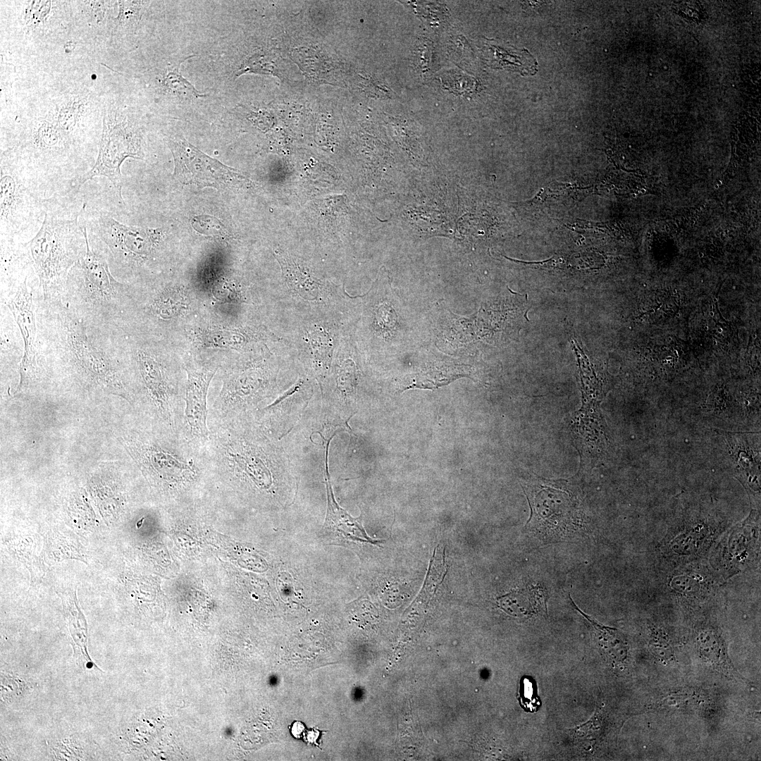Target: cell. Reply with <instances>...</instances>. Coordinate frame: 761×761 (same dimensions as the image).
Returning <instances> with one entry per match:
<instances>
[{
  "mask_svg": "<svg viewBox=\"0 0 761 761\" xmlns=\"http://www.w3.org/2000/svg\"><path fill=\"white\" fill-rule=\"evenodd\" d=\"M70 270L62 302L85 321L104 328L125 330L135 304L137 287L111 274L106 256L90 247Z\"/></svg>",
  "mask_w": 761,
  "mask_h": 761,
  "instance_id": "7a4b0ae2",
  "label": "cell"
},
{
  "mask_svg": "<svg viewBox=\"0 0 761 761\" xmlns=\"http://www.w3.org/2000/svg\"><path fill=\"white\" fill-rule=\"evenodd\" d=\"M288 285L304 297H316L318 295V282L308 271L300 268L297 264L282 255L278 256Z\"/></svg>",
  "mask_w": 761,
  "mask_h": 761,
  "instance_id": "2e32d148",
  "label": "cell"
},
{
  "mask_svg": "<svg viewBox=\"0 0 761 761\" xmlns=\"http://www.w3.org/2000/svg\"><path fill=\"white\" fill-rule=\"evenodd\" d=\"M1 220V223L11 221L18 213L21 192L19 180L14 173L1 169L0 179Z\"/></svg>",
  "mask_w": 761,
  "mask_h": 761,
  "instance_id": "e0dca14e",
  "label": "cell"
},
{
  "mask_svg": "<svg viewBox=\"0 0 761 761\" xmlns=\"http://www.w3.org/2000/svg\"><path fill=\"white\" fill-rule=\"evenodd\" d=\"M163 85L173 93L185 94L194 97H206L200 94L195 87L185 79L177 70H168L162 80Z\"/></svg>",
  "mask_w": 761,
  "mask_h": 761,
  "instance_id": "d6986e66",
  "label": "cell"
},
{
  "mask_svg": "<svg viewBox=\"0 0 761 761\" xmlns=\"http://www.w3.org/2000/svg\"><path fill=\"white\" fill-rule=\"evenodd\" d=\"M328 509L322 531L326 536L338 542H359L378 545L383 540L373 539L365 531L361 524V516L354 518L335 502L333 489L326 474Z\"/></svg>",
  "mask_w": 761,
  "mask_h": 761,
  "instance_id": "8fae6325",
  "label": "cell"
},
{
  "mask_svg": "<svg viewBox=\"0 0 761 761\" xmlns=\"http://www.w3.org/2000/svg\"><path fill=\"white\" fill-rule=\"evenodd\" d=\"M604 715L600 710L596 711L594 715L586 723L572 729L576 737L588 739H596L600 736L605 727Z\"/></svg>",
  "mask_w": 761,
  "mask_h": 761,
  "instance_id": "ffe728a7",
  "label": "cell"
},
{
  "mask_svg": "<svg viewBox=\"0 0 761 761\" xmlns=\"http://www.w3.org/2000/svg\"><path fill=\"white\" fill-rule=\"evenodd\" d=\"M695 645L700 658L714 670L730 679L747 682L734 665L725 640L717 629L710 626L699 630Z\"/></svg>",
  "mask_w": 761,
  "mask_h": 761,
  "instance_id": "7c38bea8",
  "label": "cell"
},
{
  "mask_svg": "<svg viewBox=\"0 0 761 761\" xmlns=\"http://www.w3.org/2000/svg\"><path fill=\"white\" fill-rule=\"evenodd\" d=\"M121 443L144 475L166 485L190 483L207 476L202 443L184 428L160 426L157 433L125 431Z\"/></svg>",
  "mask_w": 761,
  "mask_h": 761,
  "instance_id": "277c9868",
  "label": "cell"
},
{
  "mask_svg": "<svg viewBox=\"0 0 761 761\" xmlns=\"http://www.w3.org/2000/svg\"><path fill=\"white\" fill-rule=\"evenodd\" d=\"M186 374L184 397V429L201 443L209 437L207 394L211 380L221 369L215 360L204 359L190 352L182 356Z\"/></svg>",
  "mask_w": 761,
  "mask_h": 761,
  "instance_id": "52a82bcc",
  "label": "cell"
},
{
  "mask_svg": "<svg viewBox=\"0 0 761 761\" xmlns=\"http://www.w3.org/2000/svg\"><path fill=\"white\" fill-rule=\"evenodd\" d=\"M573 607L592 627L598 643L607 661L612 664L624 663L628 658L629 645L624 635L618 629L604 626L582 612L572 601Z\"/></svg>",
  "mask_w": 761,
  "mask_h": 761,
  "instance_id": "5bb4252c",
  "label": "cell"
},
{
  "mask_svg": "<svg viewBox=\"0 0 761 761\" xmlns=\"http://www.w3.org/2000/svg\"><path fill=\"white\" fill-rule=\"evenodd\" d=\"M308 338L314 359L327 362L333 349V342L329 334L325 330L317 328L308 333Z\"/></svg>",
  "mask_w": 761,
  "mask_h": 761,
  "instance_id": "ac0fdd59",
  "label": "cell"
},
{
  "mask_svg": "<svg viewBox=\"0 0 761 761\" xmlns=\"http://www.w3.org/2000/svg\"><path fill=\"white\" fill-rule=\"evenodd\" d=\"M125 338L135 399L144 395L160 425L184 428L182 357H175L167 340L128 333Z\"/></svg>",
  "mask_w": 761,
  "mask_h": 761,
  "instance_id": "3957f363",
  "label": "cell"
},
{
  "mask_svg": "<svg viewBox=\"0 0 761 761\" xmlns=\"http://www.w3.org/2000/svg\"><path fill=\"white\" fill-rule=\"evenodd\" d=\"M650 647L651 652L660 660H669L674 655L669 636L662 631L651 634Z\"/></svg>",
  "mask_w": 761,
  "mask_h": 761,
  "instance_id": "44dd1931",
  "label": "cell"
},
{
  "mask_svg": "<svg viewBox=\"0 0 761 761\" xmlns=\"http://www.w3.org/2000/svg\"><path fill=\"white\" fill-rule=\"evenodd\" d=\"M45 215L37 235L25 248L38 277L44 299L59 298L72 267L86 254L87 230L78 222Z\"/></svg>",
  "mask_w": 761,
  "mask_h": 761,
  "instance_id": "5b68a950",
  "label": "cell"
},
{
  "mask_svg": "<svg viewBox=\"0 0 761 761\" xmlns=\"http://www.w3.org/2000/svg\"><path fill=\"white\" fill-rule=\"evenodd\" d=\"M27 279L28 276L17 287L1 293V304L13 315L23 341V356L19 367L20 381L16 394L36 387L38 377L35 355L37 328L34 287L29 286Z\"/></svg>",
  "mask_w": 761,
  "mask_h": 761,
  "instance_id": "ba28073f",
  "label": "cell"
},
{
  "mask_svg": "<svg viewBox=\"0 0 761 761\" xmlns=\"http://www.w3.org/2000/svg\"><path fill=\"white\" fill-rule=\"evenodd\" d=\"M58 139L57 130L49 125L42 126L38 133L39 142L45 147L54 145Z\"/></svg>",
  "mask_w": 761,
  "mask_h": 761,
  "instance_id": "7402d4cb",
  "label": "cell"
},
{
  "mask_svg": "<svg viewBox=\"0 0 761 761\" xmlns=\"http://www.w3.org/2000/svg\"><path fill=\"white\" fill-rule=\"evenodd\" d=\"M170 147L175 161L174 177L185 185L197 189L230 187L242 178L230 167L199 151L185 140H172Z\"/></svg>",
  "mask_w": 761,
  "mask_h": 761,
  "instance_id": "9c48e42d",
  "label": "cell"
},
{
  "mask_svg": "<svg viewBox=\"0 0 761 761\" xmlns=\"http://www.w3.org/2000/svg\"><path fill=\"white\" fill-rule=\"evenodd\" d=\"M523 489L531 509L526 532L549 543L575 538L583 531L582 508L564 481L537 479Z\"/></svg>",
  "mask_w": 761,
  "mask_h": 761,
  "instance_id": "8992f818",
  "label": "cell"
},
{
  "mask_svg": "<svg viewBox=\"0 0 761 761\" xmlns=\"http://www.w3.org/2000/svg\"><path fill=\"white\" fill-rule=\"evenodd\" d=\"M503 598L512 600L516 604L512 612L516 615L531 617L547 610V593L538 586L527 587Z\"/></svg>",
  "mask_w": 761,
  "mask_h": 761,
  "instance_id": "9a60e30c",
  "label": "cell"
},
{
  "mask_svg": "<svg viewBox=\"0 0 761 761\" xmlns=\"http://www.w3.org/2000/svg\"><path fill=\"white\" fill-rule=\"evenodd\" d=\"M38 380L58 373L79 391L135 401L125 333L90 324L59 298L44 299L34 290Z\"/></svg>",
  "mask_w": 761,
  "mask_h": 761,
  "instance_id": "6da1fadb",
  "label": "cell"
},
{
  "mask_svg": "<svg viewBox=\"0 0 761 761\" xmlns=\"http://www.w3.org/2000/svg\"><path fill=\"white\" fill-rule=\"evenodd\" d=\"M99 228L100 236L120 269L139 271L154 264L158 245L151 235L105 216L100 218Z\"/></svg>",
  "mask_w": 761,
  "mask_h": 761,
  "instance_id": "30bf717a",
  "label": "cell"
},
{
  "mask_svg": "<svg viewBox=\"0 0 761 761\" xmlns=\"http://www.w3.org/2000/svg\"><path fill=\"white\" fill-rule=\"evenodd\" d=\"M712 700L705 690L682 686L665 691L651 700L650 711L676 713L706 710L712 707Z\"/></svg>",
  "mask_w": 761,
  "mask_h": 761,
  "instance_id": "4fadbf2b",
  "label": "cell"
}]
</instances>
